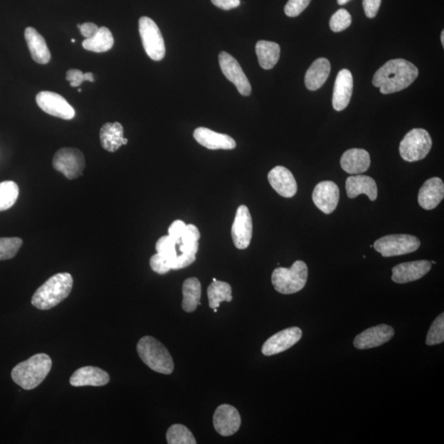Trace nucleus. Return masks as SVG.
<instances>
[{"label":"nucleus","mask_w":444,"mask_h":444,"mask_svg":"<svg viewBox=\"0 0 444 444\" xmlns=\"http://www.w3.org/2000/svg\"><path fill=\"white\" fill-rule=\"evenodd\" d=\"M418 74L413 63L403 59L392 60L374 73L373 84L383 94L398 92L414 83Z\"/></svg>","instance_id":"nucleus-1"},{"label":"nucleus","mask_w":444,"mask_h":444,"mask_svg":"<svg viewBox=\"0 0 444 444\" xmlns=\"http://www.w3.org/2000/svg\"><path fill=\"white\" fill-rule=\"evenodd\" d=\"M73 285V279L70 273L56 274L36 290L31 304L41 310L54 308L70 295Z\"/></svg>","instance_id":"nucleus-2"},{"label":"nucleus","mask_w":444,"mask_h":444,"mask_svg":"<svg viewBox=\"0 0 444 444\" xmlns=\"http://www.w3.org/2000/svg\"><path fill=\"white\" fill-rule=\"evenodd\" d=\"M52 367L51 357L46 354H36L21 362L12 370V379L16 384L25 390H33L44 381Z\"/></svg>","instance_id":"nucleus-3"},{"label":"nucleus","mask_w":444,"mask_h":444,"mask_svg":"<svg viewBox=\"0 0 444 444\" xmlns=\"http://www.w3.org/2000/svg\"><path fill=\"white\" fill-rule=\"evenodd\" d=\"M137 351L142 361L153 371L171 374L174 371V361L170 352L156 338L146 336L141 338Z\"/></svg>","instance_id":"nucleus-4"},{"label":"nucleus","mask_w":444,"mask_h":444,"mask_svg":"<svg viewBox=\"0 0 444 444\" xmlns=\"http://www.w3.org/2000/svg\"><path fill=\"white\" fill-rule=\"evenodd\" d=\"M308 266L303 261H296L290 268H278L272 275V282L279 293L290 295L302 290L308 280Z\"/></svg>","instance_id":"nucleus-5"},{"label":"nucleus","mask_w":444,"mask_h":444,"mask_svg":"<svg viewBox=\"0 0 444 444\" xmlns=\"http://www.w3.org/2000/svg\"><path fill=\"white\" fill-rule=\"evenodd\" d=\"M431 147L432 139L430 134L423 129H414L407 133L401 140L400 155L406 162H418L429 154Z\"/></svg>","instance_id":"nucleus-6"},{"label":"nucleus","mask_w":444,"mask_h":444,"mask_svg":"<svg viewBox=\"0 0 444 444\" xmlns=\"http://www.w3.org/2000/svg\"><path fill=\"white\" fill-rule=\"evenodd\" d=\"M421 246L418 238L411 235H389L374 242L375 250L383 257L405 255L416 251Z\"/></svg>","instance_id":"nucleus-7"},{"label":"nucleus","mask_w":444,"mask_h":444,"mask_svg":"<svg viewBox=\"0 0 444 444\" xmlns=\"http://www.w3.org/2000/svg\"><path fill=\"white\" fill-rule=\"evenodd\" d=\"M139 26L142 46L147 55L155 61L163 60L166 55L165 42L157 23L150 18L142 17Z\"/></svg>","instance_id":"nucleus-8"},{"label":"nucleus","mask_w":444,"mask_h":444,"mask_svg":"<svg viewBox=\"0 0 444 444\" xmlns=\"http://www.w3.org/2000/svg\"><path fill=\"white\" fill-rule=\"evenodd\" d=\"M85 165V158L77 148H61L53 158V166L56 170L68 179L81 176Z\"/></svg>","instance_id":"nucleus-9"},{"label":"nucleus","mask_w":444,"mask_h":444,"mask_svg":"<svg viewBox=\"0 0 444 444\" xmlns=\"http://www.w3.org/2000/svg\"><path fill=\"white\" fill-rule=\"evenodd\" d=\"M219 63L222 73L229 81L235 84L242 96L251 94V85L239 63L228 53L222 51L219 55Z\"/></svg>","instance_id":"nucleus-10"},{"label":"nucleus","mask_w":444,"mask_h":444,"mask_svg":"<svg viewBox=\"0 0 444 444\" xmlns=\"http://www.w3.org/2000/svg\"><path fill=\"white\" fill-rule=\"evenodd\" d=\"M38 107L46 113L55 117L70 120L75 116V110L60 95L52 92H41L36 97Z\"/></svg>","instance_id":"nucleus-11"},{"label":"nucleus","mask_w":444,"mask_h":444,"mask_svg":"<svg viewBox=\"0 0 444 444\" xmlns=\"http://www.w3.org/2000/svg\"><path fill=\"white\" fill-rule=\"evenodd\" d=\"M253 236V221L250 210L245 205L240 206L236 211L231 236L238 250H245L250 245Z\"/></svg>","instance_id":"nucleus-12"},{"label":"nucleus","mask_w":444,"mask_h":444,"mask_svg":"<svg viewBox=\"0 0 444 444\" xmlns=\"http://www.w3.org/2000/svg\"><path fill=\"white\" fill-rule=\"evenodd\" d=\"M301 337L302 331L299 327H289L268 338L262 347V353L266 356L277 355L292 347Z\"/></svg>","instance_id":"nucleus-13"},{"label":"nucleus","mask_w":444,"mask_h":444,"mask_svg":"<svg viewBox=\"0 0 444 444\" xmlns=\"http://www.w3.org/2000/svg\"><path fill=\"white\" fill-rule=\"evenodd\" d=\"M213 425L216 431L221 436L235 435L241 425L239 411L228 404L219 406L214 413Z\"/></svg>","instance_id":"nucleus-14"},{"label":"nucleus","mask_w":444,"mask_h":444,"mask_svg":"<svg viewBox=\"0 0 444 444\" xmlns=\"http://www.w3.org/2000/svg\"><path fill=\"white\" fill-rule=\"evenodd\" d=\"M312 199L316 207L322 213L331 214L339 203V188L334 182L322 181L316 185Z\"/></svg>","instance_id":"nucleus-15"},{"label":"nucleus","mask_w":444,"mask_h":444,"mask_svg":"<svg viewBox=\"0 0 444 444\" xmlns=\"http://www.w3.org/2000/svg\"><path fill=\"white\" fill-rule=\"evenodd\" d=\"M394 333L393 327L387 324L370 327L355 338L354 346L359 350L378 347L392 339Z\"/></svg>","instance_id":"nucleus-16"},{"label":"nucleus","mask_w":444,"mask_h":444,"mask_svg":"<svg viewBox=\"0 0 444 444\" xmlns=\"http://www.w3.org/2000/svg\"><path fill=\"white\" fill-rule=\"evenodd\" d=\"M431 263L418 260L400 263L393 268L392 280L398 284L417 281L430 271Z\"/></svg>","instance_id":"nucleus-17"},{"label":"nucleus","mask_w":444,"mask_h":444,"mask_svg":"<svg viewBox=\"0 0 444 444\" xmlns=\"http://www.w3.org/2000/svg\"><path fill=\"white\" fill-rule=\"evenodd\" d=\"M268 181L275 191L284 198H292L297 193V183L288 169L278 166L268 173Z\"/></svg>","instance_id":"nucleus-18"},{"label":"nucleus","mask_w":444,"mask_h":444,"mask_svg":"<svg viewBox=\"0 0 444 444\" xmlns=\"http://www.w3.org/2000/svg\"><path fill=\"white\" fill-rule=\"evenodd\" d=\"M353 84V77L350 71L342 70L338 73L332 96L333 108L337 111L345 110L350 103Z\"/></svg>","instance_id":"nucleus-19"},{"label":"nucleus","mask_w":444,"mask_h":444,"mask_svg":"<svg viewBox=\"0 0 444 444\" xmlns=\"http://www.w3.org/2000/svg\"><path fill=\"white\" fill-rule=\"evenodd\" d=\"M194 137L199 144L210 150H232L236 147V141L229 135L216 133L204 127L195 130Z\"/></svg>","instance_id":"nucleus-20"},{"label":"nucleus","mask_w":444,"mask_h":444,"mask_svg":"<svg viewBox=\"0 0 444 444\" xmlns=\"http://www.w3.org/2000/svg\"><path fill=\"white\" fill-rule=\"evenodd\" d=\"M444 197V184L440 178L428 179L421 188L418 203L423 209H435Z\"/></svg>","instance_id":"nucleus-21"},{"label":"nucleus","mask_w":444,"mask_h":444,"mask_svg":"<svg viewBox=\"0 0 444 444\" xmlns=\"http://www.w3.org/2000/svg\"><path fill=\"white\" fill-rule=\"evenodd\" d=\"M110 382V376L105 370L93 366L82 367L76 370L70 379V384L73 387L93 386L100 387Z\"/></svg>","instance_id":"nucleus-22"},{"label":"nucleus","mask_w":444,"mask_h":444,"mask_svg":"<svg viewBox=\"0 0 444 444\" xmlns=\"http://www.w3.org/2000/svg\"><path fill=\"white\" fill-rule=\"evenodd\" d=\"M342 170L351 174H359L366 172L370 166L369 152L359 148L347 150L341 158Z\"/></svg>","instance_id":"nucleus-23"},{"label":"nucleus","mask_w":444,"mask_h":444,"mask_svg":"<svg viewBox=\"0 0 444 444\" xmlns=\"http://www.w3.org/2000/svg\"><path fill=\"white\" fill-rule=\"evenodd\" d=\"M347 196L355 199L359 194H366L370 201H375L378 197L377 184L374 179L367 176H356L347 178L346 182Z\"/></svg>","instance_id":"nucleus-24"},{"label":"nucleus","mask_w":444,"mask_h":444,"mask_svg":"<svg viewBox=\"0 0 444 444\" xmlns=\"http://www.w3.org/2000/svg\"><path fill=\"white\" fill-rule=\"evenodd\" d=\"M25 39L31 57L35 62L46 65L51 60V55L44 37L33 28L25 30Z\"/></svg>","instance_id":"nucleus-25"},{"label":"nucleus","mask_w":444,"mask_h":444,"mask_svg":"<svg viewBox=\"0 0 444 444\" xmlns=\"http://www.w3.org/2000/svg\"><path fill=\"white\" fill-rule=\"evenodd\" d=\"M100 139L104 149L110 152L128 144V139L124 137L123 126L118 122L105 124L100 130Z\"/></svg>","instance_id":"nucleus-26"},{"label":"nucleus","mask_w":444,"mask_h":444,"mask_svg":"<svg viewBox=\"0 0 444 444\" xmlns=\"http://www.w3.org/2000/svg\"><path fill=\"white\" fill-rule=\"evenodd\" d=\"M331 71V65L329 60L325 58H319L316 60L310 67L305 74V86L310 91H316L324 85L327 79L329 78Z\"/></svg>","instance_id":"nucleus-27"},{"label":"nucleus","mask_w":444,"mask_h":444,"mask_svg":"<svg viewBox=\"0 0 444 444\" xmlns=\"http://www.w3.org/2000/svg\"><path fill=\"white\" fill-rule=\"evenodd\" d=\"M255 49L259 65L263 70H272L277 65L281 54V48L278 43L259 41L257 42Z\"/></svg>","instance_id":"nucleus-28"},{"label":"nucleus","mask_w":444,"mask_h":444,"mask_svg":"<svg viewBox=\"0 0 444 444\" xmlns=\"http://www.w3.org/2000/svg\"><path fill=\"white\" fill-rule=\"evenodd\" d=\"M183 302L182 308L187 313H192L200 305L202 287L199 280L196 278H190L185 280L183 284Z\"/></svg>","instance_id":"nucleus-29"},{"label":"nucleus","mask_w":444,"mask_h":444,"mask_svg":"<svg viewBox=\"0 0 444 444\" xmlns=\"http://www.w3.org/2000/svg\"><path fill=\"white\" fill-rule=\"evenodd\" d=\"M114 37L111 31L102 26L100 28L97 33L92 38H88L83 42V48L97 53L107 52L114 46Z\"/></svg>","instance_id":"nucleus-30"},{"label":"nucleus","mask_w":444,"mask_h":444,"mask_svg":"<svg viewBox=\"0 0 444 444\" xmlns=\"http://www.w3.org/2000/svg\"><path fill=\"white\" fill-rule=\"evenodd\" d=\"M208 297L210 308L218 310L221 302L232 300V289L229 283L216 281L211 283L208 288Z\"/></svg>","instance_id":"nucleus-31"},{"label":"nucleus","mask_w":444,"mask_h":444,"mask_svg":"<svg viewBox=\"0 0 444 444\" xmlns=\"http://www.w3.org/2000/svg\"><path fill=\"white\" fill-rule=\"evenodd\" d=\"M181 240H174V238L168 235L161 237L157 242V252L159 253L162 258L166 259L171 270H172L174 264L179 257L177 245L181 244Z\"/></svg>","instance_id":"nucleus-32"},{"label":"nucleus","mask_w":444,"mask_h":444,"mask_svg":"<svg viewBox=\"0 0 444 444\" xmlns=\"http://www.w3.org/2000/svg\"><path fill=\"white\" fill-rule=\"evenodd\" d=\"M19 189L14 181L0 183V211L11 208L18 200Z\"/></svg>","instance_id":"nucleus-33"},{"label":"nucleus","mask_w":444,"mask_h":444,"mask_svg":"<svg viewBox=\"0 0 444 444\" xmlns=\"http://www.w3.org/2000/svg\"><path fill=\"white\" fill-rule=\"evenodd\" d=\"M166 440L169 444H195L196 440L186 426L183 425H173L169 428L166 433Z\"/></svg>","instance_id":"nucleus-34"},{"label":"nucleus","mask_w":444,"mask_h":444,"mask_svg":"<svg viewBox=\"0 0 444 444\" xmlns=\"http://www.w3.org/2000/svg\"><path fill=\"white\" fill-rule=\"evenodd\" d=\"M22 245L23 240L20 238H0V260L14 258Z\"/></svg>","instance_id":"nucleus-35"},{"label":"nucleus","mask_w":444,"mask_h":444,"mask_svg":"<svg viewBox=\"0 0 444 444\" xmlns=\"http://www.w3.org/2000/svg\"><path fill=\"white\" fill-rule=\"evenodd\" d=\"M444 341V314L442 313L433 321L426 338L428 346L441 344Z\"/></svg>","instance_id":"nucleus-36"},{"label":"nucleus","mask_w":444,"mask_h":444,"mask_svg":"<svg viewBox=\"0 0 444 444\" xmlns=\"http://www.w3.org/2000/svg\"><path fill=\"white\" fill-rule=\"evenodd\" d=\"M329 24L332 31L340 33L351 26L352 16L347 10L341 9L332 16Z\"/></svg>","instance_id":"nucleus-37"},{"label":"nucleus","mask_w":444,"mask_h":444,"mask_svg":"<svg viewBox=\"0 0 444 444\" xmlns=\"http://www.w3.org/2000/svg\"><path fill=\"white\" fill-rule=\"evenodd\" d=\"M311 0H289L285 6V14L290 18L297 17L309 6Z\"/></svg>","instance_id":"nucleus-38"},{"label":"nucleus","mask_w":444,"mask_h":444,"mask_svg":"<svg viewBox=\"0 0 444 444\" xmlns=\"http://www.w3.org/2000/svg\"><path fill=\"white\" fill-rule=\"evenodd\" d=\"M150 266L153 271L158 274H166L171 271V268H169L166 259L162 258L159 253H156L150 259Z\"/></svg>","instance_id":"nucleus-39"},{"label":"nucleus","mask_w":444,"mask_h":444,"mask_svg":"<svg viewBox=\"0 0 444 444\" xmlns=\"http://www.w3.org/2000/svg\"><path fill=\"white\" fill-rule=\"evenodd\" d=\"M382 0H363L364 13L369 18L376 17Z\"/></svg>","instance_id":"nucleus-40"},{"label":"nucleus","mask_w":444,"mask_h":444,"mask_svg":"<svg viewBox=\"0 0 444 444\" xmlns=\"http://www.w3.org/2000/svg\"><path fill=\"white\" fill-rule=\"evenodd\" d=\"M185 228H186V224H185L183 221H174L170 227H169V236L174 238V240H181Z\"/></svg>","instance_id":"nucleus-41"},{"label":"nucleus","mask_w":444,"mask_h":444,"mask_svg":"<svg viewBox=\"0 0 444 444\" xmlns=\"http://www.w3.org/2000/svg\"><path fill=\"white\" fill-rule=\"evenodd\" d=\"M66 79L70 83L73 88H77L81 85L83 82L85 81L84 73L78 70H70L67 72Z\"/></svg>","instance_id":"nucleus-42"},{"label":"nucleus","mask_w":444,"mask_h":444,"mask_svg":"<svg viewBox=\"0 0 444 444\" xmlns=\"http://www.w3.org/2000/svg\"><path fill=\"white\" fill-rule=\"evenodd\" d=\"M215 6L223 9L231 10L239 7L240 0H211Z\"/></svg>","instance_id":"nucleus-43"},{"label":"nucleus","mask_w":444,"mask_h":444,"mask_svg":"<svg viewBox=\"0 0 444 444\" xmlns=\"http://www.w3.org/2000/svg\"><path fill=\"white\" fill-rule=\"evenodd\" d=\"M99 28H98V26L95 23H86L81 24L80 28L79 29H80L81 34L83 36H85L86 39H88L92 38V37L96 35Z\"/></svg>","instance_id":"nucleus-44"},{"label":"nucleus","mask_w":444,"mask_h":444,"mask_svg":"<svg viewBox=\"0 0 444 444\" xmlns=\"http://www.w3.org/2000/svg\"><path fill=\"white\" fill-rule=\"evenodd\" d=\"M84 78H85V81L94 82V76L92 73H84Z\"/></svg>","instance_id":"nucleus-45"},{"label":"nucleus","mask_w":444,"mask_h":444,"mask_svg":"<svg viewBox=\"0 0 444 444\" xmlns=\"http://www.w3.org/2000/svg\"><path fill=\"white\" fill-rule=\"evenodd\" d=\"M349 1H351V0H337V4L339 5H344Z\"/></svg>","instance_id":"nucleus-46"},{"label":"nucleus","mask_w":444,"mask_h":444,"mask_svg":"<svg viewBox=\"0 0 444 444\" xmlns=\"http://www.w3.org/2000/svg\"><path fill=\"white\" fill-rule=\"evenodd\" d=\"M441 42L442 46H444V31H443L441 33Z\"/></svg>","instance_id":"nucleus-47"},{"label":"nucleus","mask_w":444,"mask_h":444,"mask_svg":"<svg viewBox=\"0 0 444 444\" xmlns=\"http://www.w3.org/2000/svg\"><path fill=\"white\" fill-rule=\"evenodd\" d=\"M78 92H81L82 90L81 89H78Z\"/></svg>","instance_id":"nucleus-48"},{"label":"nucleus","mask_w":444,"mask_h":444,"mask_svg":"<svg viewBox=\"0 0 444 444\" xmlns=\"http://www.w3.org/2000/svg\"><path fill=\"white\" fill-rule=\"evenodd\" d=\"M72 42H75V40H74V39H72Z\"/></svg>","instance_id":"nucleus-49"}]
</instances>
